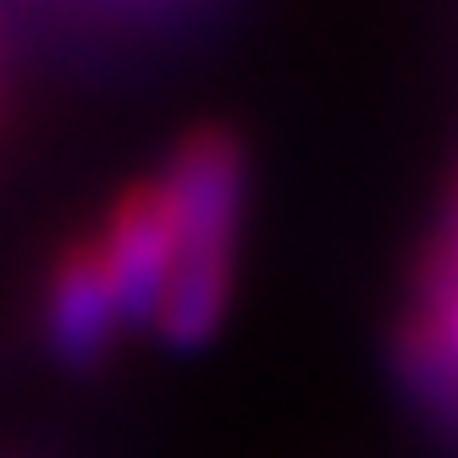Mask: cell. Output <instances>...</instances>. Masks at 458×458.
<instances>
[{
	"label": "cell",
	"mask_w": 458,
	"mask_h": 458,
	"mask_svg": "<svg viewBox=\"0 0 458 458\" xmlns=\"http://www.w3.org/2000/svg\"><path fill=\"white\" fill-rule=\"evenodd\" d=\"M166 193L177 210V266L166 299L155 310V332L172 348H199L216 337L233 293V249L243 216V149L221 127L188 133L166 166Z\"/></svg>",
	"instance_id": "obj_1"
},
{
	"label": "cell",
	"mask_w": 458,
	"mask_h": 458,
	"mask_svg": "<svg viewBox=\"0 0 458 458\" xmlns=\"http://www.w3.org/2000/svg\"><path fill=\"white\" fill-rule=\"evenodd\" d=\"M106 259L111 293L122 304V320H155L166 282L177 266V210L166 182H133L106 216V233L94 238Z\"/></svg>",
	"instance_id": "obj_2"
},
{
	"label": "cell",
	"mask_w": 458,
	"mask_h": 458,
	"mask_svg": "<svg viewBox=\"0 0 458 458\" xmlns=\"http://www.w3.org/2000/svg\"><path fill=\"white\" fill-rule=\"evenodd\" d=\"M122 326V304L111 293L106 259L94 238H78L55 254L45 276V337L67 365H94Z\"/></svg>",
	"instance_id": "obj_3"
}]
</instances>
